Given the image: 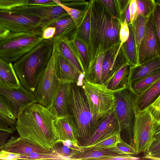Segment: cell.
I'll return each mask as SVG.
<instances>
[{"label": "cell", "instance_id": "cell-1", "mask_svg": "<svg viewBox=\"0 0 160 160\" xmlns=\"http://www.w3.org/2000/svg\"><path fill=\"white\" fill-rule=\"evenodd\" d=\"M55 119L49 108L36 102L24 109L16 119V130L21 138L52 150L58 139Z\"/></svg>", "mask_w": 160, "mask_h": 160}, {"label": "cell", "instance_id": "cell-2", "mask_svg": "<svg viewBox=\"0 0 160 160\" xmlns=\"http://www.w3.org/2000/svg\"><path fill=\"white\" fill-rule=\"evenodd\" d=\"M91 29L88 48L90 62L99 54L119 42L121 22L98 0H90Z\"/></svg>", "mask_w": 160, "mask_h": 160}, {"label": "cell", "instance_id": "cell-3", "mask_svg": "<svg viewBox=\"0 0 160 160\" xmlns=\"http://www.w3.org/2000/svg\"><path fill=\"white\" fill-rule=\"evenodd\" d=\"M53 42L44 40L13 62V68L21 85L28 91H35L39 79L52 56Z\"/></svg>", "mask_w": 160, "mask_h": 160}, {"label": "cell", "instance_id": "cell-4", "mask_svg": "<svg viewBox=\"0 0 160 160\" xmlns=\"http://www.w3.org/2000/svg\"><path fill=\"white\" fill-rule=\"evenodd\" d=\"M68 112L79 145L83 146L93 133L100 119L92 113L81 86L76 83H71Z\"/></svg>", "mask_w": 160, "mask_h": 160}, {"label": "cell", "instance_id": "cell-5", "mask_svg": "<svg viewBox=\"0 0 160 160\" xmlns=\"http://www.w3.org/2000/svg\"><path fill=\"white\" fill-rule=\"evenodd\" d=\"M113 92L120 137L123 141L132 146L133 129L136 113L135 102L137 94L130 83Z\"/></svg>", "mask_w": 160, "mask_h": 160}, {"label": "cell", "instance_id": "cell-6", "mask_svg": "<svg viewBox=\"0 0 160 160\" xmlns=\"http://www.w3.org/2000/svg\"><path fill=\"white\" fill-rule=\"evenodd\" d=\"M42 32H10L0 38V57L14 62L44 40Z\"/></svg>", "mask_w": 160, "mask_h": 160}, {"label": "cell", "instance_id": "cell-7", "mask_svg": "<svg viewBox=\"0 0 160 160\" xmlns=\"http://www.w3.org/2000/svg\"><path fill=\"white\" fill-rule=\"evenodd\" d=\"M81 86L91 111L98 118L101 119L114 108L113 91L105 85L90 82L84 76Z\"/></svg>", "mask_w": 160, "mask_h": 160}, {"label": "cell", "instance_id": "cell-8", "mask_svg": "<svg viewBox=\"0 0 160 160\" xmlns=\"http://www.w3.org/2000/svg\"><path fill=\"white\" fill-rule=\"evenodd\" d=\"M159 128L160 121L155 120L147 108L136 112L132 139V146L136 151V155L147 151Z\"/></svg>", "mask_w": 160, "mask_h": 160}, {"label": "cell", "instance_id": "cell-9", "mask_svg": "<svg viewBox=\"0 0 160 160\" xmlns=\"http://www.w3.org/2000/svg\"><path fill=\"white\" fill-rule=\"evenodd\" d=\"M0 100L8 107L17 119L27 107L37 102L35 96L21 85L18 88L0 82Z\"/></svg>", "mask_w": 160, "mask_h": 160}, {"label": "cell", "instance_id": "cell-10", "mask_svg": "<svg viewBox=\"0 0 160 160\" xmlns=\"http://www.w3.org/2000/svg\"><path fill=\"white\" fill-rule=\"evenodd\" d=\"M55 49L53 45L52 56L46 68L39 79L33 93L38 102L49 109L59 82L55 70Z\"/></svg>", "mask_w": 160, "mask_h": 160}, {"label": "cell", "instance_id": "cell-11", "mask_svg": "<svg viewBox=\"0 0 160 160\" xmlns=\"http://www.w3.org/2000/svg\"><path fill=\"white\" fill-rule=\"evenodd\" d=\"M0 24L11 32L43 31L39 18L9 9H0Z\"/></svg>", "mask_w": 160, "mask_h": 160}, {"label": "cell", "instance_id": "cell-12", "mask_svg": "<svg viewBox=\"0 0 160 160\" xmlns=\"http://www.w3.org/2000/svg\"><path fill=\"white\" fill-rule=\"evenodd\" d=\"M9 10L39 18L41 21L43 31L54 21L69 16L67 12L58 5H24L14 7Z\"/></svg>", "mask_w": 160, "mask_h": 160}, {"label": "cell", "instance_id": "cell-13", "mask_svg": "<svg viewBox=\"0 0 160 160\" xmlns=\"http://www.w3.org/2000/svg\"><path fill=\"white\" fill-rule=\"evenodd\" d=\"M160 42L154 25L152 14L146 25L144 36L138 52V65L160 55Z\"/></svg>", "mask_w": 160, "mask_h": 160}, {"label": "cell", "instance_id": "cell-14", "mask_svg": "<svg viewBox=\"0 0 160 160\" xmlns=\"http://www.w3.org/2000/svg\"><path fill=\"white\" fill-rule=\"evenodd\" d=\"M128 62L121 42L106 50L102 64V80L104 85L124 64Z\"/></svg>", "mask_w": 160, "mask_h": 160}, {"label": "cell", "instance_id": "cell-15", "mask_svg": "<svg viewBox=\"0 0 160 160\" xmlns=\"http://www.w3.org/2000/svg\"><path fill=\"white\" fill-rule=\"evenodd\" d=\"M119 125L115 108L110 112L101 119L93 133L82 146L92 145L112 135L120 133Z\"/></svg>", "mask_w": 160, "mask_h": 160}, {"label": "cell", "instance_id": "cell-16", "mask_svg": "<svg viewBox=\"0 0 160 160\" xmlns=\"http://www.w3.org/2000/svg\"><path fill=\"white\" fill-rule=\"evenodd\" d=\"M55 68L59 81L76 83L81 85L85 74H81L71 62L57 51L55 48Z\"/></svg>", "mask_w": 160, "mask_h": 160}, {"label": "cell", "instance_id": "cell-17", "mask_svg": "<svg viewBox=\"0 0 160 160\" xmlns=\"http://www.w3.org/2000/svg\"><path fill=\"white\" fill-rule=\"evenodd\" d=\"M2 150L21 155L33 152L50 153L52 150L43 148L28 139L12 135L2 148Z\"/></svg>", "mask_w": 160, "mask_h": 160}, {"label": "cell", "instance_id": "cell-18", "mask_svg": "<svg viewBox=\"0 0 160 160\" xmlns=\"http://www.w3.org/2000/svg\"><path fill=\"white\" fill-rule=\"evenodd\" d=\"M71 83L59 81L53 96L49 108L55 118L68 114V99Z\"/></svg>", "mask_w": 160, "mask_h": 160}, {"label": "cell", "instance_id": "cell-19", "mask_svg": "<svg viewBox=\"0 0 160 160\" xmlns=\"http://www.w3.org/2000/svg\"><path fill=\"white\" fill-rule=\"evenodd\" d=\"M83 151L70 157L68 160H105L111 157L118 156H129L125 154L117 148V145L108 148H93L81 146Z\"/></svg>", "mask_w": 160, "mask_h": 160}, {"label": "cell", "instance_id": "cell-20", "mask_svg": "<svg viewBox=\"0 0 160 160\" xmlns=\"http://www.w3.org/2000/svg\"><path fill=\"white\" fill-rule=\"evenodd\" d=\"M160 72V56L141 64L131 66L129 78L131 83Z\"/></svg>", "mask_w": 160, "mask_h": 160}, {"label": "cell", "instance_id": "cell-21", "mask_svg": "<svg viewBox=\"0 0 160 160\" xmlns=\"http://www.w3.org/2000/svg\"><path fill=\"white\" fill-rule=\"evenodd\" d=\"M54 123L58 137L57 141H69L75 145H79L69 114L55 118Z\"/></svg>", "mask_w": 160, "mask_h": 160}, {"label": "cell", "instance_id": "cell-22", "mask_svg": "<svg viewBox=\"0 0 160 160\" xmlns=\"http://www.w3.org/2000/svg\"><path fill=\"white\" fill-rule=\"evenodd\" d=\"M53 42L57 51L71 62L81 74H85L83 66L70 40L63 38Z\"/></svg>", "mask_w": 160, "mask_h": 160}, {"label": "cell", "instance_id": "cell-23", "mask_svg": "<svg viewBox=\"0 0 160 160\" xmlns=\"http://www.w3.org/2000/svg\"><path fill=\"white\" fill-rule=\"evenodd\" d=\"M49 26H53L56 28L55 34L50 39L53 42L63 38L69 40L72 39L77 29L74 22L69 16L54 21Z\"/></svg>", "mask_w": 160, "mask_h": 160}, {"label": "cell", "instance_id": "cell-24", "mask_svg": "<svg viewBox=\"0 0 160 160\" xmlns=\"http://www.w3.org/2000/svg\"><path fill=\"white\" fill-rule=\"evenodd\" d=\"M137 94L135 103L136 112H138L146 108L160 96V79Z\"/></svg>", "mask_w": 160, "mask_h": 160}, {"label": "cell", "instance_id": "cell-25", "mask_svg": "<svg viewBox=\"0 0 160 160\" xmlns=\"http://www.w3.org/2000/svg\"><path fill=\"white\" fill-rule=\"evenodd\" d=\"M131 66L128 62L124 64L108 81L105 86L114 91L123 88L129 83Z\"/></svg>", "mask_w": 160, "mask_h": 160}, {"label": "cell", "instance_id": "cell-26", "mask_svg": "<svg viewBox=\"0 0 160 160\" xmlns=\"http://www.w3.org/2000/svg\"><path fill=\"white\" fill-rule=\"evenodd\" d=\"M0 82L9 87L18 88L21 84L13 64L0 57Z\"/></svg>", "mask_w": 160, "mask_h": 160}, {"label": "cell", "instance_id": "cell-27", "mask_svg": "<svg viewBox=\"0 0 160 160\" xmlns=\"http://www.w3.org/2000/svg\"><path fill=\"white\" fill-rule=\"evenodd\" d=\"M52 151L54 155L63 160H68L74 154L83 151V149L81 146L75 145L69 141H58Z\"/></svg>", "mask_w": 160, "mask_h": 160}, {"label": "cell", "instance_id": "cell-28", "mask_svg": "<svg viewBox=\"0 0 160 160\" xmlns=\"http://www.w3.org/2000/svg\"><path fill=\"white\" fill-rule=\"evenodd\" d=\"M104 54V52L99 54L91 61L88 67L85 72L84 77L90 82L102 84V64Z\"/></svg>", "mask_w": 160, "mask_h": 160}, {"label": "cell", "instance_id": "cell-29", "mask_svg": "<svg viewBox=\"0 0 160 160\" xmlns=\"http://www.w3.org/2000/svg\"><path fill=\"white\" fill-rule=\"evenodd\" d=\"M129 34L127 40L122 43L125 55L131 66L138 65V56L136 43L131 24L128 25Z\"/></svg>", "mask_w": 160, "mask_h": 160}, {"label": "cell", "instance_id": "cell-30", "mask_svg": "<svg viewBox=\"0 0 160 160\" xmlns=\"http://www.w3.org/2000/svg\"><path fill=\"white\" fill-rule=\"evenodd\" d=\"M150 16L139 15L134 19L131 24L138 54L139 45L144 36L146 25Z\"/></svg>", "mask_w": 160, "mask_h": 160}, {"label": "cell", "instance_id": "cell-31", "mask_svg": "<svg viewBox=\"0 0 160 160\" xmlns=\"http://www.w3.org/2000/svg\"><path fill=\"white\" fill-rule=\"evenodd\" d=\"M69 40L81 62L85 72L90 63L88 47L82 41L76 38H74Z\"/></svg>", "mask_w": 160, "mask_h": 160}, {"label": "cell", "instance_id": "cell-32", "mask_svg": "<svg viewBox=\"0 0 160 160\" xmlns=\"http://www.w3.org/2000/svg\"><path fill=\"white\" fill-rule=\"evenodd\" d=\"M90 7L89 5L86 15L80 25L77 28L74 38L81 41L88 47L89 43L90 29Z\"/></svg>", "mask_w": 160, "mask_h": 160}, {"label": "cell", "instance_id": "cell-33", "mask_svg": "<svg viewBox=\"0 0 160 160\" xmlns=\"http://www.w3.org/2000/svg\"><path fill=\"white\" fill-rule=\"evenodd\" d=\"M142 158L143 159L160 160V128L156 131L153 141Z\"/></svg>", "mask_w": 160, "mask_h": 160}, {"label": "cell", "instance_id": "cell-34", "mask_svg": "<svg viewBox=\"0 0 160 160\" xmlns=\"http://www.w3.org/2000/svg\"><path fill=\"white\" fill-rule=\"evenodd\" d=\"M160 79V72L131 83L133 90L137 94L146 89Z\"/></svg>", "mask_w": 160, "mask_h": 160}, {"label": "cell", "instance_id": "cell-35", "mask_svg": "<svg viewBox=\"0 0 160 160\" xmlns=\"http://www.w3.org/2000/svg\"><path fill=\"white\" fill-rule=\"evenodd\" d=\"M55 2L67 12L74 22L78 28L84 20L86 15L88 8L86 10L78 9L68 7L57 1Z\"/></svg>", "mask_w": 160, "mask_h": 160}, {"label": "cell", "instance_id": "cell-36", "mask_svg": "<svg viewBox=\"0 0 160 160\" xmlns=\"http://www.w3.org/2000/svg\"><path fill=\"white\" fill-rule=\"evenodd\" d=\"M136 1L137 10L134 19L139 15L150 16L153 13L157 4L155 0H136Z\"/></svg>", "mask_w": 160, "mask_h": 160}, {"label": "cell", "instance_id": "cell-37", "mask_svg": "<svg viewBox=\"0 0 160 160\" xmlns=\"http://www.w3.org/2000/svg\"><path fill=\"white\" fill-rule=\"evenodd\" d=\"M121 138L120 133H118L107 138L87 147L97 149L109 148L117 145Z\"/></svg>", "mask_w": 160, "mask_h": 160}, {"label": "cell", "instance_id": "cell-38", "mask_svg": "<svg viewBox=\"0 0 160 160\" xmlns=\"http://www.w3.org/2000/svg\"><path fill=\"white\" fill-rule=\"evenodd\" d=\"M16 120L12 119L0 112V131L13 133L17 131Z\"/></svg>", "mask_w": 160, "mask_h": 160}, {"label": "cell", "instance_id": "cell-39", "mask_svg": "<svg viewBox=\"0 0 160 160\" xmlns=\"http://www.w3.org/2000/svg\"><path fill=\"white\" fill-rule=\"evenodd\" d=\"M21 159L27 160H63V159L54 155L52 152L50 153L33 152L30 153L21 155Z\"/></svg>", "mask_w": 160, "mask_h": 160}, {"label": "cell", "instance_id": "cell-40", "mask_svg": "<svg viewBox=\"0 0 160 160\" xmlns=\"http://www.w3.org/2000/svg\"><path fill=\"white\" fill-rule=\"evenodd\" d=\"M98 0L112 15L120 21L119 11L116 0Z\"/></svg>", "mask_w": 160, "mask_h": 160}, {"label": "cell", "instance_id": "cell-41", "mask_svg": "<svg viewBox=\"0 0 160 160\" xmlns=\"http://www.w3.org/2000/svg\"><path fill=\"white\" fill-rule=\"evenodd\" d=\"M28 0H0V9H10L25 5Z\"/></svg>", "mask_w": 160, "mask_h": 160}, {"label": "cell", "instance_id": "cell-42", "mask_svg": "<svg viewBox=\"0 0 160 160\" xmlns=\"http://www.w3.org/2000/svg\"><path fill=\"white\" fill-rule=\"evenodd\" d=\"M147 108L155 120L160 121V96Z\"/></svg>", "mask_w": 160, "mask_h": 160}, {"label": "cell", "instance_id": "cell-43", "mask_svg": "<svg viewBox=\"0 0 160 160\" xmlns=\"http://www.w3.org/2000/svg\"><path fill=\"white\" fill-rule=\"evenodd\" d=\"M118 148L125 154L129 156L136 155V151L133 146L123 141L121 138L117 144Z\"/></svg>", "mask_w": 160, "mask_h": 160}, {"label": "cell", "instance_id": "cell-44", "mask_svg": "<svg viewBox=\"0 0 160 160\" xmlns=\"http://www.w3.org/2000/svg\"><path fill=\"white\" fill-rule=\"evenodd\" d=\"M152 16L157 36L160 41V5L157 4Z\"/></svg>", "mask_w": 160, "mask_h": 160}, {"label": "cell", "instance_id": "cell-45", "mask_svg": "<svg viewBox=\"0 0 160 160\" xmlns=\"http://www.w3.org/2000/svg\"><path fill=\"white\" fill-rule=\"evenodd\" d=\"M129 34L128 25L125 19L121 23L119 36L120 41L122 43L125 42L128 39Z\"/></svg>", "mask_w": 160, "mask_h": 160}, {"label": "cell", "instance_id": "cell-46", "mask_svg": "<svg viewBox=\"0 0 160 160\" xmlns=\"http://www.w3.org/2000/svg\"><path fill=\"white\" fill-rule=\"evenodd\" d=\"M119 11L120 20L121 22L125 19V13L130 0H116Z\"/></svg>", "mask_w": 160, "mask_h": 160}, {"label": "cell", "instance_id": "cell-47", "mask_svg": "<svg viewBox=\"0 0 160 160\" xmlns=\"http://www.w3.org/2000/svg\"><path fill=\"white\" fill-rule=\"evenodd\" d=\"M21 159V154L12 153L2 150L0 152V160Z\"/></svg>", "mask_w": 160, "mask_h": 160}, {"label": "cell", "instance_id": "cell-48", "mask_svg": "<svg viewBox=\"0 0 160 160\" xmlns=\"http://www.w3.org/2000/svg\"><path fill=\"white\" fill-rule=\"evenodd\" d=\"M56 32V28L52 26L46 28L42 31V36L45 39H51L54 37Z\"/></svg>", "mask_w": 160, "mask_h": 160}, {"label": "cell", "instance_id": "cell-49", "mask_svg": "<svg viewBox=\"0 0 160 160\" xmlns=\"http://www.w3.org/2000/svg\"><path fill=\"white\" fill-rule=\"evenodd\" d=\"M129 6L130 13V24L133 21L137 10L136 0H130Z\"/></svg>", "mask_w": 160, "mask_h": 160}, {"label": "cell", "instance_id": "cell-50", "mask_svg": "<svg viewBox=\"0 0 160 160\" xmlns=\"http://www.w3.org/2000/svg\"><path fill=\"white\" fill-rule=\"evenodd\" d=\"M0 112L14 120H16L14 115L8 107L0 100Z\"/></svg>", "mask_w": 160, "mask_h": 160}, {"label": "cell", "instance_id": "cell-51", "mask_svg": "<svg viewBox=\"0 0 160 160\" xmlns=\"http://www.w3.org/2000/svg\"><path fill=\"white\" fill-rule=\"evenodd\" d=\"M11 133L9 132L0 131V152L2 151V148Z\"/></svg>", "mask_w": 160, "mask_h": 160}, {"label": "cell", "instance_id": "cell-52", "mask_svg": "<svg viewBox=\"0 0 160 160\" xmlns=\"http://www.w3.org/2000/svg\"><path fill=\"white\" fill-rule=\"evenodd\" d=\"M10 31L0 24V38L6 35Z\"/></svg>", "mask_w": 160, "mask_h": 160}, {"label": "cell", "instance_id": "cell-53", "mask_svg": "<svg viewBox=\"0 0 160 160\" xmlns=\"http://www.w3.org/2000/svg\"><path fill=\"white\" fill-rule=\"evenodd\" d=\"M125 19L128 25L130 24V13L129 5L128 6L125 13Z\"/></svg>", "mask_w": 160, "mask_h": 160}, {"label": "cell", "instance_id": "cell-54", "mask_svg": "<svg viewBox=\"0 0 160 160\" xmlns=\"http://www.w3.org/2000/svg\"><path fill=\"white\" fill-rule=\"evenodd\" d=\"M158 5H160V0H155Z\"/></svg>", "mask_w": 160, "mask_h": 160}]
</instances>
